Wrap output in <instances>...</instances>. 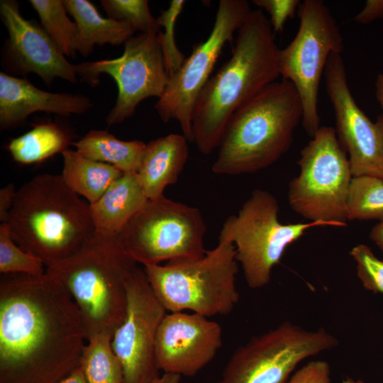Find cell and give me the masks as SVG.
I'll return each mask as SVG.
<instances>
[{
	"label": "cell",
	"mask_w": 383,
	"mask_h": 383,
	"mask_svg": "<svg viewBox=\"0 0 383 383\" xmlns=\"http://www.w3.org/2000/svg\"><path fill=\"white\" fill-rule=\"evenodd\" d=\"M87 342L80 311L55 277L0 282V383H59L80 366Z\"/></svg>",
	"instance_id": "6da1fadb"
},
{
	"label": "cell",
	"mask_w": 383,
	"mask_h": 383,
	"mask_svg": "<svg viewBox=\"0 0 383 383\" xmlns=\"http://www.w3.org/2000/svg\"><path fill=\"white\" fill-rule=\"evenodd\" d=\"M279 50L264 11H252L238 30L231 57L210 77L196 104L193 142L201 153L218 148L233 113L277 81Z\"/></svg>",
	"instance_id": "7a4b0ae2"
},
{
	"label": "cell",
	"mask_w": 383,
	"mask_h": 383,
	"mask_svg": "<svg viewBox=\"0 0 383 383\" xmlns=\"http://www.w3.org/2000/svg\"><path fill=\"white\" fill-rule=\"evenodd\" d=\"M6 223L15 243L46 267L74 254L96 233L90 204L61 174L49 173L17 189Z\"/></svg>",
	"instance_id": "3957f363"
},
{
	"label": "cell",
	"mask_w": 383,
	"mask_h": 383,
	"mask_svg": "<svg viewBox=\"0 0 383 383\" xmlns=\"http://www.w3.org/2000/svg\"><path fill=\"white\" fill-rule=\"evenodd\" d=\"M303 107L293 84L275 81L239 107L229 119L211 167L214 174L255 173L290 148Z\"/></svg>",
	"instance_id": "277c9868"
},
{
	"label": "cell",
	"mask_w": 383,
	"mask_h": 383,
	"mask_svg": "<svg viewBox=\"0 0 383 383\" xmlns=\"http://www.w3.org/2000/svg\"><path fill=\"white\" fill-rule=\"evenodd\" d=\"M138 264L118 237L95 233L79 250L46 267L68 290L82 315L87 340L113 336L127 306L128 282Z\"/></svg>",
	"instance_id": "5b68a950"
},
{
	"label": "cell",
	"mask_w": 383,
	"mask_h": 383,
	"mask_svg": "<svg viewBox=\"0 0 383 383\" xmlns=\"http://www.w3.org/2000/svg\"><path fill=\"white\" fill-rule=\"evenodd\" d=\"M155 296L168 312L190 311L206 317L230 313L239 301L234 245L219 239L198 259L143 266Z\"/></svg>",
	"instance_id": "8992f818"
},
{
	"label": "cell",
	"mask_w": 383,
	"mask_h": 383,
	"mask_svg": "<svg viewBox=\"0 0 383 383\" xmlns=\"http://www.w3.org/2000/svg\"><path fill=\"white\" fill-rule=\"evenodd\" d=\"M279 206L269 192L255 189L238 215L224 222L218 238L231 242L248 285L260 289L269 284L274 267L288 246L299 239L307 230L318 226H334L325 221L282 223Z\"/></svg>",
	"instance_id": "52a82bcc"
},
{
	"label": "cell",
	"mask_w": 383,
	"mask_h": 383,
	"mask_svg": "<svg viewBox=\"0 0 383 383\" xmlns=\"http://www.w3.org/2000/svg\"><path fill=\"white\" fill-rule=\"evenodd\" d=\"M297 165L299 174L288 186L291 209L309 221L345 226L353 175L335 128L320 126L301 150Z\"/></svg>",
	"instance_id": "ba28073f"
},
{
	"label": "cell",
	"mask_w": 383,
	"mask_h": 383,
	"mask_svg": "<svg viewBox=\"0 0 383 383\" xmlns=\"http://www.w3.org/2000/svg\"><path fill=\"white\" fill-rule=\"evenodd\" d=\"M206 230L197 208L162 196L148 200L118 238L138 264L155 265L203 257Z\"/></svg>",
	"instance_id": "9c48e42d"
},
{
	"label": "cell",
	"mask_w": 383,
	"mask_h": 383,
	"mask_svg": "<svg viewBox=\"0 0 383 383\" xmlns=\"http://www.w3.org/2000/svg\"><path fill=\"white\" fill-rule=\"evenodd\" d=\"M299 25L294 39L279 52V74L296 88L303 107L302 125L313 137L320 128L318 100L321 77L332 52L344 45L330 9L321 0H305L298 8Z\"/></svg>",
	"instance_id": "30bf717a"
},
{
	"label": "cell",
	"mask_w": 383,
	"mask_h": 383,
	"mask_svg": "<svg viewBox=\"0 0 383 383\" xmlns=\"http://www.w3.org/2000/svg\"><path fill=\"white\" fill-rule=\"evenodd\" d=\"M338 345L323 328L286 321L239 347L216 383H287L301 361Z\"/></svg>",
	"instance_id": "8fae6325"
},
{
	"label": "cell",
	"mask_w": 383,
	"mask_h": 383,
	"mask_svg": "<svg viewBox=\"0 0 383 383\" xmlns=\"http://www.w3.org/2000/svg\"><path fill=\"white\" fill-rule=\"evenodd\" d=\"M252 10L245 0H221L207 39L196 45L179 69L169 78L155 107L165 123L177 121L188 141L193 142L192 120L197 100L211 77L223 48Z\"/></svg>",
	"instance_id": "7c38bea8"
},
{
	"label": "cell",
	"mask_w": 383,
	"mask_h": 383,
	"mask_svg": "<svg viewBox=\"0 0 383 383\" xmlns=\"http://www.w3.org/2000/svg\"><path fill=\"white\" fill-rule=\"evenodd\" d=\"M77 74L91 87L106 74L116 82L118 95L106 118L113 126L131 117L144 99L163 94L169 80L157 33H140L124 44L123 55L116 59L85 62L75 65Z\"/></svg>",
	"instance_id": "4fadbf2b"
},
{
	"label": "cell",
	"mask_w": 383,
	"mask_h": 383,
	"mask_svg": "<svg viewBox=\"0 0 383 383\" xmlns=\"http://www.w3.org/2000/svg\"><path fill=\"white\" fill-rule=\"evenodd\" d=\"M167 313L143 267L138 266L128 282L125 318L111 339L123 367V383H151L160 376L155 357L156 338Z\"/></svg>",
	"instance_id": "5bb4252c"
},
{
	"label": "cell",
	"mask_w": 383,
	"mask_h": 383,
	"mask_svg": "<svg viewBox=\"0 0 383 383\" xmlns=\"http://www.w3.org/2000/svg\"><path fill=\"white\" fill-rule=\"evenodd\" d=\"M323 77L336 135L348 155L353 177L371 176L383 180V113L373 122L358 106L350 90L340 54L330 55Z\"/></svg>",
	"instance_id": "9a60e30c"
},
{
	"label": "cell",
	"mask_w": 383,
	"mask_h": 383,
	"mask_svg": "<svg viewBox=\"0 0 383 383\" xmlns=\"http://www.w3.org/2000/svg\"><path fill=\"white\" fill-rule=\"evenodd\" d=\"M0 17L9 35L1 52L6 73L15 77L35 73L48 86L56 78L77 83L75 65L67 60L41 25L23 17L16 1L1 0Z\"/></svg>",
	"instance_id": "2e32d148"
},
{
	"label": "cell",
	"mask_w": 383,
	"mask_h": 383,
	"mask_svg": "<svg viewBox=\"0 0 383 383\" xmlns=\"http://www.w3.org/2000/svg\"><path fill=\"white\" fill-rule=\"evenodd\" d=\"M221 345L217 322L195 313L168 312L157 335V365L163 373L192 377L214 358Z\"/></svg>",
	"instance_id": "e0dca14e"
},
{
	"label": "cell",
	"mask_w": 383,
	"mask_h": 383,
	"mask_svg": "<svg viewBox=\"0 0 383 383\" xmlns=\"http://www.w3.org/2000/svg\"><path fill=\"white\" fill-rule=\"evenodd\" d=\"M93 106L82 94L52 93L35 87L27 79L0 72V128L9 129L38 111L62 116L82 114Z\"/></svg>",
	"instance_id": "ac0fdd59"
},
{
	"label": "cell",
	"mask_w": 383,
	"mask_h": 383,
	"mask_svg": "<svg viewBox=\"0 0 383 383\" xmlns=\"http://www.w3.org/2000/svg\"><path fill=\"white\" fill-rule=\"evenodd\" d=\"M187 141L170 133L146 144L137 174L148 200L165 196V188L178 180L189 155Z\"/></svg>",
	"instance_id": "d6986e66"
},
{
	"label": "cell",
	"mask_w": 383,
	"mask_h": 383,
	"mask_svg": "<svg viewBox=\"0 0 383 383\" xmlns=\"http://www.w3.org/2000/svg\"><path fill=\"white\" fill-rule=\"evenodd\" d=\"M137 172H126L90 204L95 233L118 237L129 221L148 203Z\"/></svg>",
	"instance_id": "ffe728a7"
},
{
	"label": "cell",
	"mask_w": 383,
	"mask_h": 383,
	"mask_svg": "<svg viewBox=\"0 0 383 383\" xmlns=\"http://www.w3.org/2000/svg\"><path fill=\"white\" fill-rule=\"evenodd\" d=\"M78 28L76 50L88 57L96 45H118L133 36L132 27L125 22L104 18L87 0H62Z\"/></svg>",
	"instance_id": "44dd1931"
},
{
	"label": "cell",
	"mask_w": 383,
	"mask_h": 383,
	"mask_svg": "<svg viewBox=\"0 0 383 383\" xmlns=\"http://www.w3.org/2000/svg\"><path fill=\"white\" fill-rule=\"evenodd\" d=\"M62 155L64 182L89 204L96 202L123 173L113 165L87 158L76 150L67 149Z\"/></svg>",
	"instance_id": "7402d4cb"
},
{
	"label": "cell",
	"mask_w": 383,
	"mask_h": 383,
	"mask_svg": "<svg viewBox=\"0 0 383 383\" xmlns=\"http://www.w3.org/2000/svg\"><path fill=\"white\" fill-rule=\"evenodd\" d=\"M72 145L83 156L113 165L123 173L138 172L146 146L140 140H121L102 130H91Z\"/></svg>",
	"instance_id": "603a6c76"
},
{
	"label": "cell",
	"mask_w": 383,
	"mask_h": 383,
	"mask_svg": "<svg viewBox=\"0 0 383 383\" xmlns=\"http://www.w3.org/2000/svg\"><path fill=\"white\" fill-rule=\"evenodd\" d=\"M70 144V134L63 127L46 121L34 124L28 132L11 139L7 148L16 162L30 165L62 153Z\"/></svg>",
	"instance_id": "cb8c5ba5"
},
{
	"label": "cell",
	"mask_w": 383,
	"mask_h": 383,
	"mask_svg": "<svg viewBox=\"0 0 383 383\" xmlns=\"http://www.w3.org/2000/svg\"><path fill=\"white\" fill-rule=\"evenodd\" d=\"M112 336L96 335L88 338L80 361L87 383H123V371L111 345Z\"/></svg>",
	"instance_id": "d4e9b609"
},
{
	"label": "cell",
	"mask_w": 383,
	"mask_h": 383,
	"mask_svg": "<svg viewBox=\"0 0 383 383\" xmlns=\"http://www.w3.org/2000/svg\"><path fill=\"white\" fill-rule=\"evenodd\" d=\"M37 12L40 25L56 43L65 57H73L76 52L78 28L71 21L62 0H30Z\"/></svg>",
	"instance_id": "484cf974"
},
{
	"label": "cell",
	"mask_w": 383,
	"mask_h": 383,
	"mask_svg": "<svg viewBox=\"0 0 383 383\" xmlns=\"http://www.w3.org/2000/svg\"><path fill=\"white\" fill-rule=\"evenodd\" d=\"M348 221H383V180L353 177L347 204Z\"/></svg>",
	"instance_id": "4316f807"
},
{
	"label": "cell",
	"mask_w": 383,
	"mask_h": 383,
	"mask_svg": "<svg viewBox=\"0 0 383 383\" xmlns=\"http://www.w3.org/2000/svg\"><path fill=\"white\" fill-rule=\"evenodd\" d=\"M0 272L41 277L46 272L44 262L27 252L13 240L7 223L0 225Z\"/></svg>",
	"instance_id": "83f0119b"
},
{
	"label": "cell",
	"mask_w": 383,
	"mask_h": 383,
	"mask_svg": "<svg viewBox=\"0 0 383 383\" xmlns=\"http://www.w3.org/2000/svg\"><path fill=\"white\" fill-rule=\"evenodd\" d=\"M101 4L108 18L125 22L134 31L140 33H158L161 28L148 6L147 0H101Z\"/></svg>",
	"instance_id": "f1b7e54d"
},
{
	"label": "cell",
	"mask_w": 383,
	"mask_h": 383,
	"mask_svg": "<svg viewBox=\"0 0 383 383\" xmlns=\"http://www.w3.org/2000/svg\"><path fill=\"white\" fill-rule=\"evenodd\" d=\"M184 4L183 0L171 1L168 8L162 11L157 18L160 26L164 28L163 33L160 31L157 35L169 78L179 69L185 60L174 40L175 23Z\"/></svg>",
	"instance_id": "f546056e"
},
{
	"label": "cell",
	"mask_w": 383,
	"mask_h": 383,
	"mask_svg": "<svg viewBox=\"0 0 383 383\" xmlns=\"http://www.w3.org/2000/svg\"><path fill=\"white\" fill-rule=\"evenodd\" d=\"M350 255L356 263L357 274L363 287L374 293L383 294V260L365 244L353 247Z\"/></svg>",
	"instance_id": "4dcf8cb0"
},
{
	"label": "cell",
	"mask_w": 383,
	"mask_h": 383,
	"mask_svg": "<svg viewBox=\"0 0 383 383\" xmlns=\"http://www.w3.org/2000/svg\"><path fill=\"white\" fill-rule=\"evenodd\" d=\"M252 2L269 14L274 34L283 31L286 21L294 16L301 3L299 0H253Z\"/></svg>",
	"instance_id": "1f68e13d"
},
{
	"label": "cell",
	"mask_w": 383,
	"mask_h": 383,
	"mask_svg": "<svg viewBox=\"0 0 383 383\" xmlns=\"http://www.w3.org/2000/svg\"><path fill=\"white\" fill-rule=\"evenodd\" d=\"M287 383H331V368L324 360H312L301 367Z\"/></svg>",
	"instance_id": "d6a6232c"
},
{
	"label": "cell",
	"mask_w": 383,
	"mask_h": 383,
	"mask_svg": "<svg viewBox=\"0 0 383 383\" xmlns=\"http://www.w3.org/2000/svg\"><path fill=\"white\" fill-rule=\"evenodd\" d=\"M377 18H383V0H367L365 7L354 16L353 21L365 25Z\"/></svg>",
	"instance_id": "836d02e7"
},
{
	"label": "cell",
	"mask_w": 383,
	"mask_h": 383,
	"mask_svg": "<svg viewBox=\"0 0 383 383\" xmlns=\"http://www.w3.org/2000/svg\"><path fill=\"white\" fill-rule=\"evenodd\" d=\"M17 189L13 184H8L0 190V221L6 223L13 204Z\"/></svg>",
	"instance_id": "e575fe53"
},
{
	"label": "cell",
	"mask_w": 383,
	"mask_h": 383,
	"mask_svg": "<svg viewBox=\"0 0 383 383\" xmlns=\"http://www.w3.org/2000/svg\"><path fill=\"white\" fill-rule=\"evenodd\" d=\"M370 238L383 252V221L372 228Z\"/></svg>",
	"instance_id": "d590c367"
},
{
	"label": "cell",
	"mask_w": 383,
	"mask_h": 383,
	"mask_svg": "<svg viewBox=\"0 0 383 383\" xmlns=\"http://www.w3.org/2000/svg\"><path fill=\"white\" fill-rule=\"evenodd\" d=\"M59 383H87L80 366Z\"/></svg>",
	"instance_id": "8d00e7d4"
},
{
	"label": "cell",
	"mask_w": 383,
	"mask_h": 383,
	"mask_svg": "<svg viewBox=\"0 0 383 383\" xmlns=\"http://www.w3.org/2000/svg\"><path fill=\"white\" fill-rule=\"evenodd\" d=\"M151 383H181V376L172 373H163Z\"/></svg>",
	"instance_id": "74e56055"
},
{
	"label": "cell",
	"mask_w": 383,
	"mask_h": 383,
	"mask_svg": "<svg viewBox=\"0 0 383 383\" xmlns=\"http://www.w3.org/2000/svg\"><path fill=\"white\" fill-rule=\"evenodd\" d=\"M375 96L383 110V74H379L375 82Z\"/></svg>",
	"instance_id": "f35d334b"
},
{
	"label": "cell",
	"mask_w": 383,
	"mask_h": 383,
	"mask_svg": "<svg viewBox=\"0 0 383 383\" xmlns=\"http://www.w3.org/2000/svg\"><path fill=\"white\" fill-rule=\"evenodd\" d=\"M342 383H365V382L360 379H354L350 377H347L343 380Z\"/></svg>",
	"instance_id": "ab89813d"
}]
</instances>
